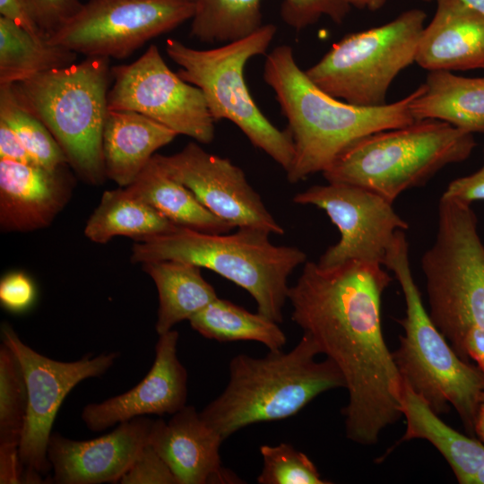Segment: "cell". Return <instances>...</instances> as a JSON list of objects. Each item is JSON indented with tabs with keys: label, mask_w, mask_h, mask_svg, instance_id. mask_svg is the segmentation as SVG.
Instances as JSON below:
<instances>
[{
	"label": "cell",
	"mask_w": 484,
	"mask_h": 484,
	"mask_svg": "<svg viewBox=\"0 0 484 484\" xmlns=\"http://www.w3.org/2000/svg\"><path fill=\"white\" fill-rule=\"evenodd\" d=\"M392 277L380 264L306 262L288 300L291 318L340 369L348 392L346 436L376 445L402 416L403 380L385 341L381 298Z\"/></svg>",
	"instance_id": "6da1fadb"
},
{
	"label": "cell",
	"mask_w": 484,
	"mask_h": 484,
	"mask_svg": "<svg viewBox=\"0 0 484 484\" xmlns=\"http://www.w3.org/2000/svg\"><path fill=\"white\" fill-rule=\"evenodd\" d=\"M263 78L288 120L295 155L286 173L292 184L323 172L353 142L414 123L410 105L423 88L421 84L403 99L376 107L342 102L310 81L288 45L266 56Z\"/></svg>",
	"instance_id": "7a4b0ae2"
},
{
	"label": "cell",
	"mask_w": 484,
	"mask_h": 484,
	"mask_svg": "<svg viewBox=\"0 0 484 484\" xmlns=\"http://www.w3.org/2000/svg\"><path fill=\"white\" fill-rule=\"evenodd\" d=\"M319 354L315 341L303 333L290 351L235 356L225 390L201 417L224 440L248 425L294 416L322 393L345 388L337 366L328 358L316 360Z\"/></svg>",
	"instance_id": "3957f363"
},
{
	"label": "cell",
	"mask_w": 484,
	"mask_h": 484,
	"mask_svg": "<svg viewBox=\"0 0 484 484\" xmlns=\"http://www.w3.org/2000/svg\"><path fill=\"white\" fill-rule=\"evenodd\" d=\"M383 265L394 273L406 305L405 316L398 321L404 333L393 351L403 382L438 415L451 405L466 431L474 435L484 403V373L456 354L425 308L412 276L404 230L396 232Z\"/></svg>",
	"instance_id": "277c9868"
},
{
	"label": "cell",
	"mask_w": 484,
	"mask_h": 484,
	"mask_svg": "<svg viewBox=\"0 0 484 484\" xmlns=\"http://www.w3.org/2000/svg\"><path fill=\"white\" fill-rule=\"evenodd\" d=\"M211 234L177 226L173 230L136 241L131 261H179L213 271L246 290L257 312L281 324L288 300V278L306 263L298 247L275 246L270 232L240 228L231 235Z\"/></svg>",
	"instance_id": "5b68a950"
},
{
	"label": "cell",
	"mask_w": 484,
	"mask_h": 484,
	"mask_svg": "<svg viewBox=\"0 0 484 484\" xmlns=\"http://www.w3.org/2000/svg\"><path fill=\"white\" fill-rule=\"evenodd\" d=\"M475 146L473 134L423 119L353 142L322 173L329 183L360 186L393 203L445 166L465 160Z\"/></svg>",
	"instance_id": "8992f818"
},
{
	"label": "cell",
	"mask_w": 484,
	"mask_h": 484,
	"mask_svg": "<svg viewBox=\"0 0 484 484\" xmlns=\"http://www.w3.org/2000/svg\"><path fill=\"white\" fill-rule=\"evenodd\" d=\"M109 60L86 56L13 84L22 104L53 134L68 164L84 181L97 186L107 177L102 134L112 78Z\"/></svg>",
	"instance_id": "52a82bcc"
},
{
	"label": "cell",
	"mask_w": 484,
	"mask_h": 484,
	"mask_svg": "<svg viewBox=\"0 0 484 484\" xmlns=\"http://www.w3.org/2000/svg\"><path fill=\"white\" fill-rule=\"evenodd\" d=\"M276 31L275 25L264 24L245 38L211 49L193 48L169 39L166 52L179 65L177 74L202 91L214 121L234 123L255 147L287 172L295 155L292 138L288 130H279L262 113L244 77L247 61L265 54Z\"/></svg>",
	"instance_id": "ba28073f"
},
{
	"label": "cell",
	"mask_w": 484,
	"mask_h": 484,
	"mask_svg": "<svg viewBox=\"0 0 484 484\" xmlns=\"http://www.w3.org/2000/svg\"><path fill=\"white\" fill-rule=\"evenodd\" d=\"M429 315L452 348L484 331V245L471 204L441 197L436 240L421 258Z\"/></svg>",
	"instance_id": "9c48e42d"
},
{
	"label": "cell",
	"mask_w": 484,
	"mask_h": 484,
	"mask_svg": "<svg viewBox=\"0 0 484 484\" xmlns=\"http://www.w3.org/2000/svg\"><path fill=\"white\" fill-rule=\"evenodd\" d=\"M426 17L411 9L381 26L350 33L305 73L320 90L347 103L385 105L393 79L415 62Z\"/></svg>",
	"instance_id": "30bf717a"
},
{
	"label": "cell",
	"mask_w": 484,
	"mask_h": 484,
	"mask_svg": "<svg viewBox=\"0 0 484 484\" xmlns=\"http://www.w3.org/2000/svg\"><path fill=\"white\" fill-rule=\"evenodd\" d=\"M194 13V0H88L48 41L85 56L125 58Z\"/></svg>",
	"instance_id": "8fae6325"
},
{
	"label": "cell",
	"mask_w": 484,
	"mask_h": 484,
	"mask_svg": "<svg viewBox=\"0 0 484 484\" xmlns=\"http://www.w3.org/2000/svg\"><path fill=\"white\" fill-rule=\"evenodd\" d=\"M108 110L144 115L177 134L201 143L214 139L215 128L202 91L172 72L159 48L151 45L134 62L111 67Z\"/></svg>",
	"instance_id": "7c38bea8"
},
{
	"label": "cell",
	"mask_w": 484,
	"mask_h": 484,
	"mask_svg": "<svg viewBox=\"0 0 484 484\" xmlns=\"http://www.w3.org/2000/svg\"><path fill=\"white\" fill-rule=\"evenodd\" d=\"M2 341L18 358L28 391V407L19 446L26 471L48 474L51 465L48 444L57 411L65 398L82 381L104 375L117 359V352L87 354L82 359L63 362L37 352L24 343L12 325L3 323Z\"/></svg>",
	"instance_id": "4fadbf2b"
},
{
	"label": "cell",
	"mask_w": 484,
	"mask_h": 484,
	"mask_svg": "<svg viewBox=\"0 0 484 484\" xmlns=\"http://www.w3.org/2000/svg\"><path fill=\"white\" fill-rule=\"evenodd\" d=\"M292 200L324 210L340 231L339 242L328 247L317 262L324 268L350 261L382 265L397 230L409 229L393 203L357 186L328 182L298 193Z\"/></svg>",
	"instance_id": "5bb4252c"
},
{
	"label": "cell",
	"mask_w": 484,
	"mask_h": 484,
	"mask_svg": "<svg viewBox=\"0 0 484 484\" xmlns=\"http://www.w3.org/2000/svg\"><path fill=\"white\" fill-rule=\"evenodd\" d=\"M152 159L165 174L187 187L206 209L232 228L284 233L244 171L229 159L209 153L194 142L177 153L154 154Z\"/></svg>",
	"instance_id": "9a60e30c"
},
{
	"label": "cell",
	"mask_w": 484,
	"mask_h": 484,
	"mask_svg": "<svg viewBox=\"0 0 484 484\" xmlns=\"http://www.w3.org/2000/svg\"><path fill=\"white\" fill-rule=\"evenodd\" d=\"M153 420L137 417L90 440H73L52 433L48 458L57 484L119 482L150 441Z\"/></svg>",
	"instance_id": "2e32d148"
},
{
	"label": "cell",
	"mask_w": 484,
	"mask_h": 484,
	"mask_svg": "<svg viewBox=\"0 0 484 484\" xmlns=\"http://www.w3.org/2000/svg\"><path fill=\"white\" fill-rule=\"evenodd\" d=\"M178 337L174 330L160 335L153 364L138 385L83 408L81 417L90 430H105L137 417L171 416L186 405L187 372L177 357Z\"/></svg>",
	"instance_id": "e0dca14e"
},
{
	"label": "cell",
	"mask_w": 484,
	"mask_h": 484,
	"mask_svg": "<svg viewBox=\"0 0 484 484\" xmlns=\"http://www.w3.org/2000/svg\"><path fill=\"white\" fill-rule=\"evenodd\" d=\"M223 439L193 406H185L169 421L153 420L150 444L163 458L177 484L240 483L224 468L220 455Z\"/></svg>",
	"instance_id": "ac0fdd59"
},
{
	"label": "cell",
	"mask_w": 484,
	"mask_h": 484,
	"mask_svg": "<svg viewBox=\"0 0 484 484\" xmlns=\"http://www.w3.org/2000/svg\"><path fill=\"white\" fill-rule=\"evenodd\" d=\"M262 0H194L190 35L204 43H228L245 38L262 24ZM349 0H282L281 15L301 30L327 16L341 23L350 10Z\"/></svg>",
	"instance_id": "d6986e66"
},
{
	"label": "cell",
	"mask_w": 484,
	"mask_h": 484,
	"mask_svg": "<svg viewBox=\"0 0 484 484\" xmlns=\"http://www.w3.org/2000/svg\"><path fill=\"white\" fill-rule=\"evenodd\" d=\"M73 179L65 166L48 169L0 159V227L31 231L48 227L68 202Z\"/></svg>",
	"instance_id": "ffe728a7"
},
{
	"label": "cell",
	"mask_w": 484,
	"mask_h": 484,
	"mask_svg": "<svg viewBox=\"0 0 484 484\" xmlns=\"http://www.w3.org/2000/svg\"><path fill=\"white\" fill-rule=\"evenodd\" d=\"M415 62L430 71L484 68V14L462 0H436V13L425 26Z\"/></svg>",
	"instance_id": "44dd1931"
},
{
	"label": "cell",
	"mask_w": 484,
	"mask_h": 484,
	"mask_svg": "<svg viewBox=\"0 0 484 484\" xmlns=\"http://www.w3.org/2000/svg\"><path fill=\"white\" fill-rule=\"evenodd\" d=\"M177 134L160 123L129 110H108L102 134L106 177L128 186L154 156Z\"/></svg>",
	"instance_id": "7402d4cb"
},
{
	"label": "cell",
	"mask_w": 484,
	"mask_h": 484,
	"mask_svg": "<svg viewBox=\"0 0 484 484\" xmlns=\"http://www.w3.org/2000/svg\"><path fill=\"white\" fill-rule=\"evenodd\" d=\"M402 414L406 428L396 445L411 439L427 440L448 462L458 483L475 484L484 468L483 443L445 424L404 382Z\"/></svg>",
	"instance_id": "603a6c76"
},
{
	"label": "cell",
	"mask_w": 484,
	"mask_h": 484,
	"mask_svg": "<svg viewBox=\"0 0 484 484\" xmlns=\"http://www.w3.org/2000/svg\"><path fill=\"white\" fill-rule=\"evenodd\" d=\"M410 105L415 121L437 119L471 134L484 133V76L430 71Z\"/></svg>",
	"instance_id": "cb8c5ba5"
},
{
	"label": "cell",
	"mask_w": 484,
	"mask_h": 484,
	"mask_svg": "<svg viewBox=\"0 0 484 484\" xmlns=\"http://www.w3.org/2000/svg\"><path fill=\"white\" fill-rule=\"evenodd\" d=\"M125 191L177 226L211 234H224L232 229L206 209L187 187L165 174L152 158Z\"/></svg>",
	"instance_id": "d4e9b609"
},
{
	"label": "cell",
	"mask_w": 484,
	"mask_h": 484,
	"mask_svg": "<svg viewBox=\"0 0 484 484\" xmlns=\"http://www.w3.org/2000/svg\"><path fill=\"white\" fill-rule=\"evenodd\" d=\"M159 293V335L183 320H189L218 297L214 288L201 273V267L179 261H155L143 264Z\"/></svg>",
	"instance_id": "484cf974"
},
{
	"label": "cell",
	"mask_w": 484,
	"mask_h": 484,
	"mask_svg": "<svg viewBox=\"0 0 484 484\" xmlns=\"http://www.w3.org/2000/svg\"><path fill=\"white\" fill-rule=\"evenodd\" d=\"M177 227L151 205L119 188L103 193L99 204L86 223L84 234L99 244H105L117 236L140 241Z\"/></svg>",
	"instance_id": "4316f807"
},
{
	"label": "cell",
	"mask_w": 484,
	"mask_h": 484,
	"mask_svg": "<svg viewBox=\"0 0 484 484\" xmlns=\"http://www.w3.org/2000/svg\"><path fill=\"white\" fill-rule=\"evenodd\" d=\"M77 53L40 39L0 16V84H13L36 74L69 66Z\"/></svg>",
	"instance_id": "83f0119b"
},
{
	"label": "cell",
	"mask_w": 484,
	"mask_h": 484,
	"mask_svg": "<svg viewBox=\"0 0 484 484\" xmlns=\"http://www.w3.org/2000/svg\"><path fill=\"white\" fill-rule=\"evenodd\" d=\"M188 321L201 335L218 341H254L272 351L281 350L287 342L278 323L219 298Z\"/></svg>",
	"instance_id": "f1b7e54d"
},
{
	"label": "cell",
	"mask_w": 484,
	"mask_h": 484,
	"mask_svg": "<svg viewBox=\"0 0 484 484\" xmlns=\"http://www.w3.org/2000/svg\"><path fill=\"white\" fill-rule=\"evenodd\" d=\"M0 119L14 131L39 165L55 169L68 163L48 127L19 100L13 84H0Z\"/></svg>",
	"instance_id": "f546056e"
},
{
	"label": "cell",
	"mask_w": 484,
	"mask_h": 484,
	"mask_svg": "<svg viewBox=\"0 0 484 484\" xmlns=\"http://www.w3.org/2000/svg\"><path fill=\"white\" fill-rule=\"evenodd\" d=\"M28 407L22 365L14 352L0 346V445L20 446Z\"/></svg>",
	"instance_id": "4dcf8cb0"
},
{
	"label": "cell",
	"mask_w": 484,
	"mask_h": 484,
	"mask_svg": "<svg viewBox=\"0 0 484 484\" xmlns=\"http://www.w3.org/2000/svg\"><path fill=\"white\" fill-rule=\"evenodd\" d=\"M263 467L257 477L259 484H328L315 463L293 445L281 443L260 446Z\"/></svg>",
	"instance_id": "1f68e13d"
},
{
	"label": "cell",
	"mask_w": 484,
	"mask_h": 484,
	"mask_svg": "<svg viewBox=\"0 0 484 484\" xmlns=\"http://www.w3.org/2000/svg\"><path fill=\"white\" fill-rule=\"evenodd\" d=\"M41 36L48 40L81 10L80 0H26Z\"/></svg>",
	"instance_id": "d6a6232c"
},
{
	"label": "cell",
	"mask_w": 484,
	"mask_h": 484,
	"mask_svg": "<svg viewBox=\"0 0 484 484\" xmlns=\"http://www.w3.org/2000/svg\"><path fill=\"white\" fill-rule=\"evenodd\" d=\"M119 483L177 484V480L169 465L149 441Z\"/></svg>",
	"instance_id": "836d02e7"
},
{
	"label": "cell",
	"mask_w": 484,
	"mask_h": 484,
	"mask_svg": "<svg viewBox=\"0 0 484 484\" xmlns=\"http://www.w3.org/2000/svg\"><path fill=\"white\" fill-rule=\"evenodd\" d=\"M35 298V287L23 272H12L0 282L1 304L11 311H22L29 307Z\"/></svg>",
	"instance_id": "e575fe53"
},
{
	"label": "cell",
	"mask_w": 484,
	"mask_h": 484,
	"mask_svg": "<svg viewBox=\"0 0 484 484\" xmlns=\"http://www.w3.org/2000/svg\"><path fill=\"white\" fill-rule=\"evenodd\" d=\"M442 197L469 204L475 201H484V166L471 175L453 180Z\"/></svg>",
	"instance_id": "d590c367"
},
{
	"label": "cell",
	"mask_w": 484,
	"mask_h": 484,
	"mask_svg": "<svg viewBox=\"0 0 484 484\" xmlns=\"http://www.w3.org/2000/svg\"><path fill=\"white\" fill-rule=\"evenodd\" d=\"M25 468L21 460L19 446L0 445V483H24Z\"/></svg>",
	"instance_id": "8d00e7d4"
},
{
	"label": "cell",
	"mask_w": 484,
	"mask_h": 484,
	"mask_svg": "<svg viewBox=\"0 0 484 484\" xmlns=\"http://www.w3.org/2000/svg\"><path fill=\"white\" fill-rule=\"evenodd\" d=\"M453 349L462 359H473L484 373V331L470 327Z\"/></svg>",
	"instance_id": "74e56055"
},
{
	"label": "cell",
	"mask_w": 484,
	"mask_h": 484,
	"mask_svg": "<svg viewBox=\"0 0 484 484\" xmlns=\"http://www.w3.org/2000/svg\"><path fill=\"white\" fill-rule=\"evenodd\" d=\"M0 159L39 164L25 149L14 131L0 119Z\"/></svg>",
	"instance_id": "f35d334b"
},
{
	"label": "cell",
	"mask_w": 484,
	"mask_h": 484,
	"mask_svg": "<svg viewBox=\"0 0 484 484\" xmlns=\"http://www.w3.org/2000/svg\"><path fill=\"white\" fill-rule=\"evenodd\" d=\"M0 13L2 17L13 22L34 37L44 39L26 0H0Z\"/></svg>",
	"instance_id": "ab89813d"
},
{
	"label": "cell",
	"mask_w": 484,
	"mask_h": 484,
	"mask_svg": "<svg viewBox=\"0 0 484 484\" xmlns=\"http://www.w3.org/2000/svg\"><path fill=\"white\" fill-rule=\"evenodd\" d=\"M351 6L359 9H367L369 11H376L380 9L386 0H349ZM423 1H436V0H423Z\"/></svg>",
	"instance_id": "60d3db41"
},
{
	"label": "cell",
	"mask_w": 484,
	"mask_h": 484,
	"mask_svg": "<svg viewBox=\"0 0 484 484\" xmlns=\"http://www.w3.org/2000/svg\"><path fill=\"white\" fill-rule=\"evenodd\" d=\"M475 434L480 438L484 444V403L480 407L476 422H475Z\"/></svg>",
	"instance_id": "b9f144b4"
},
{
	"label": "cell",
	"mask_w": 484,
	"mask_h": 484,
	"mask_svg": "<svg viewBox=\"0 0 484 484\" xmlns=\"http://www.w3.org/2000/svg\"><path fill=\"white\" fill-rule=\"evenodd\" d=\"M469 6L484 14V0H462Z\"/></svg>",
	"instance_id": "7bdbcfd3"
},
{
	"label": "cell",
	"mask_w": 484,
	"mask_h": 484,
	"mask_svg": "<svg viewBox=\"0 0 484 484\" xmlns=\"http://www.w3.org/2000/svg\"><path fill=\"white\" fill-rule=\"evenodd\" d=\"M475 484H484V468L482 471L479 473Z\"/></svg>",
	"instance_id": "ee69618b"
}]
</instances>
